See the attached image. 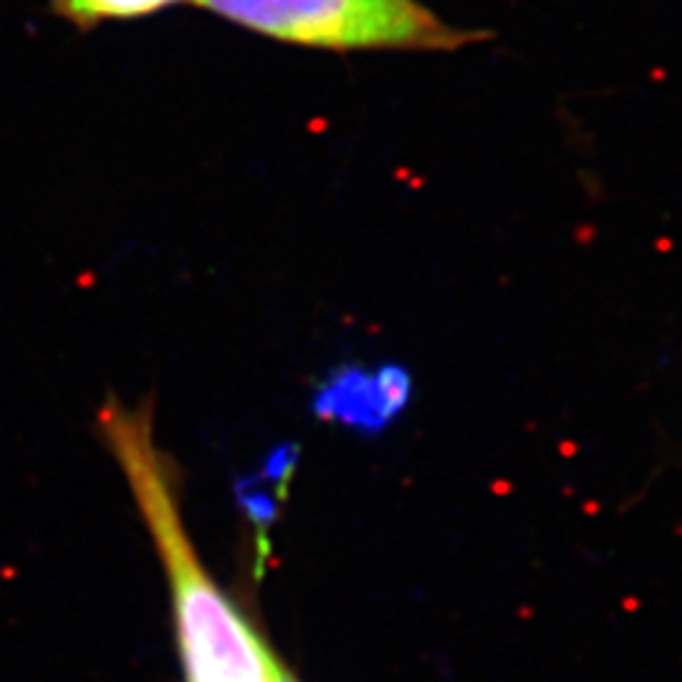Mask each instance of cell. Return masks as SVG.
<instances>
[{
	"label": "cell",
	"mask_w": 682,
	"mask_h": 682,
	"mask_svg": "<svg viewBox=\"0 0 682 682\" xmlns=\"http://www.w3.org/2000/svg\"><path fill=\"white\" fill-rule=\"evenodd\" d=\"M97 425L165 568L188 682H278V657L200 561L182 521L175 467L157 445L149 407L112 397L99 407Z\"/></svg>",
	"instance_id": "cell-1"
},
{
	"label": "cell",
	"mask_w": 682,
	"mask_h": 682,
	"mask_svg": "<svg viewBox=\"0 0 682 682\" xmlns=\"http://www.w3.org/2000/svg\"><path fill=\"white\" fill-rule=\"evenodd\" d=\"M377 384L381 389V397H384L386 407L392 412V417H397L404 407H407L409 397H412V379H409V372L399 364H384L374 372Z\"/></svg>",
	"instance_id": "cell-6"
},
{
	"label": "cell",
	"mask_w": 682,
	"mask_h": 682,
	"mask_svg": "<svg viewBox=\"0 0 682 682\" xmlns=\"http://www.w3.org/2000/svg\"><path fill=\"white\" fill-rule=\"evenodd\" d=\"M180 3H193V0H51L56 13H61L66 21L84 31L107 21H131V18L152 16Z\"/></svg>",
	"instance_id": "cell-4"
},
{
	"label": "cell",
	"mask_w": 682,
	"mask_h": 682,
	"mask_svg": "<svg viewBox=\"0 0 682 682\" xmlns=\"http://www.w3.org/2000/svg\"><path fill=\"white\" fill-rule=\"evenodd\" d=\"M281 43L324 51L448 53L488 33L445 21L422 0H193Z\"/></svg>",
	"instance_id": "cell-2"
},
{
	"label": "cell",
	"mask_w": 682,
	"mask_h": 682,
	"mask_svg": "<svg viewBox=\"0 0 682 682\" xmlns=\"http://www.w3.org/2000/svg\"><path fill=\"white\" fill-rule=\"evenodd\" d=\"M313 412L321 420H334L364 435H377L394 420L386 407L377 377L359 367L336 369L313 397Z\"/></svg>",
	"instance_id": "cell-3"
},
{
	"label": "cell",
	"mask_w": 682,
	"mask_h": 682,
	"mask_svg": "<svg viewBox=\"0 0 682 682\" xmlns=\"http://www.w3.org/2000/svg\"><path fill=\"white\" fill-rule=\"evenodd\" d=\"M283 480H276V477L266 475V472L238 485V503L248 511L250 521L256 523L258 529H268L276 521L281 503L278 495H276V488H283Z\"/></svg>",
	"instance_id": "cell-5"
},
{
	"label": "cell",
	"mask_w": 682,
	"mask_h": 682,
	"mask_svg": "<svg viewBox=\"0 0 682 682\" xmlns=\"http://www.w3.org/2000/svg\"><path fill=\"white\" fill-rule=\"evenodd\" d=\"M278 682H298V680H296V677L291 675V672L286 670L283 665H281V677H278Z\"/></svg>",
	"instance_id": "cell-7"
}]
</instances>
